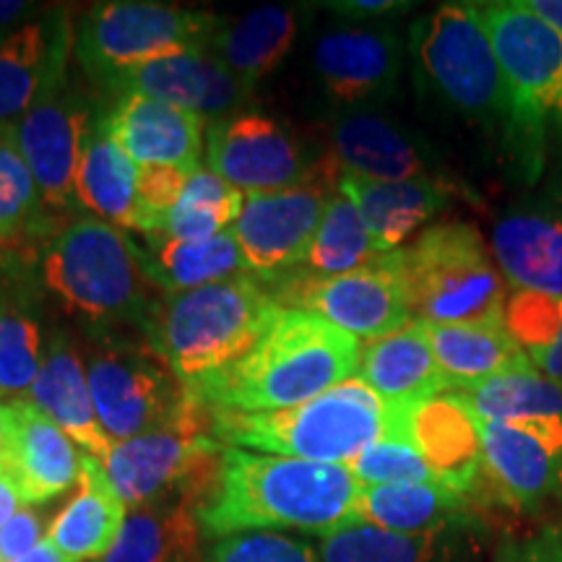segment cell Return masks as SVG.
I'll use <instances>...</instances> for the list:
<instances>
[{
  "instance_id": "1",
  "label": "cell",
  "mask_w": 562,
  "mask_h": 562,
  "mask_svg": "<svg viewBox=\"0 0 562 562\" xmlns=\"http://www.w3.org/2000/svg\"><path fill=\"white\" fill-rule=\"evenodd\" d=\"M362 484L347 463L222 448L220 474L195 516L209 537L297 529L326 537L357 521Z\"/></svg>"
},
{
  "instance_id": "2",
  "label": "cell",
  "mask_w": 562,
  "mask_h": 562,
  "mask_svg": "<svg viewBox=\"0 0 562 562\" xmlns=\"http://www.w3.org/2000/svg\"><path fill=\"white\" fill-rule=\"evenodd\" d=\"M360 355L357 336L315 313L284 307L243 360L188 389L209 409H294L355 378Z\"/></svg>"
},
{
  "instance_id": "3",
  "label": "cell",
  "mask_w": 562,
  "mask_h": 562,
  "mask_svg": "<svg viewBox=\"0 0 562 562\" xmlns=\"http://www.w3.org/2000/svg\"><path fill=\"white\" fill-rule=\"evenodd\" d=\"M209 412L222 446L318 463H349L385 438H409L412 409L389 404L355 375L294 409Z\"/></svg>"
},
{
  "instance_id": "4",
  "label": "cell",
  "mask_w": 562,
  "mask_h": 562,
  "mask_svg": "<svg viewBox=\"0 0 562 562\" xmlns=\"http://www.w3.org/2000/svg\"><path fill=\"white\" fill-rule=\"evenodd\" d=\"M476 13L501 66L505 138L526 180L533 182L544 170L550 138L562 136V34L526 0L476 3Z\"/></svg>"
},
{
  "instance_id": "5",
  "label": "cell",
  "mask_w": 562,
  "mask_h": 562,
  "mask_svg": "<svg viewBox=\"0 0 562 562\" xmlns=\"http://www.w3.org/2000/svg\"><path fill=\"white\" fill-rule=\"evenodd\" d=\"M281 311L271 286L250 277L199 286L159 302L146 347L191 385L243 360Z\"/></svg>"
},
{
  "instance_id": "6",
  "label": "cell",
  "mask_w": 562,
  "mask_h": 562,
  "mask_svg": "<svg viewBox=\"0 0 562 562\" xmlns=\"http://www.w3.org/2000/svg\"><path fill=\"white\" fill-rule=\"evenodd\" d=\"M45 284L76 318L94 326H149L159 302L140 269L136 243L102 220H76L55 232L42 258Z\"/></svg>"
},
{
  "instance_id": "7",
  "label": "cell",
  "mask_w": 562,
  "mask_h": 562,
  "mask_svg": "<svg viewBox=\"0 0 562 562\" xmlns=\"http://www.w3.org/2000/svg\"><path fill=\"white\" fill-rule=\"evenodd\" d=\"M412 318L430 326L503 323L505 277L467 222H440L396 250Z\"/></svg>"
},
{
  "instance_id": "8",
  "label": "cell",
  "mask_w": 562,
  "mask_h": 562,
  "mask_svg": "<svg viewBox=\"0 0 562 562\" xmlns=\"http://www.w3.org/2000/svg\"><path fill=\"white\" fill-rule=\"evenodd\" d=\"M422 79L467 121L505 133L508 108L501 66L476 3H446L412 30Z\"/></svg>"
},
{
  "instance_id": "9",
  "label": "cell",
  "mask_w": 562,
  "mask_h": 562,
  "mask_svg": "<svg viewBox=\"0 0 562 562\" xmlns=\"http://www.w3.org/2000/svg\"><path fill=\"white\" fill-rule=\"evenodd\" d=\"M222 21L206 11L144 0L100 3L81 21L74 53L94 79L108 81L144 63L209 50Z\"/></svg>"
},
{
  "instance_id": "10",
  "label": "cell",
  "mask_w": 562,
  "mask_h": 562,
  "mask_svg": "<svg viewBox=\"0 0 562 562\" xmlns=\"http://www.w3.org/2000/svg\"><path fill=\"white\" fill-rule=\"evenodd\" d=\"M339 170L331 157L321 159L311 182L279 193L245 195L235 240L250 273L279 281L305 266L328 201L336 193Z\"/></svg>"
},
{
  "instance_id": "11",
  "label": "cell",
  "mask_w": 562,
  "mask_h": 562,
  "mask_svg": "<svg viewBox=\"0 0 562 562\" xmlns=\"http://www.w3.org/2000/svg\"><path fill=\"white\" fill-rule=\"evenodd\" d=\"M279 281H284V286L271 290L281 307L321 315L357 339H381L414 321L396 252H383L372 263L344 277L311 279L292 273Z\"/></svg>"
},
{
  "instance_id": "12",
  "label": "cell",
  "mask_w": 562,
  "mask_h": 562,
  "mask_svg": "<svg viewBox=\"0 0 562 562\" xmlns=\"http://www.w3.org/2000/svg\"><path fill=\"white\" fill-rule=\"evenodd\" d=\"M97 419L110 440L123 442L178 417L191 389L149 347L104 349L87 364Z\"/></svg>"
},
{
  "instance_id": "13",
  "label": "cell",
  "mask_w": 562,
  "mask_h": 562,
  "mask_svg": "<svg viewBox=\"0 0 562 562\" xmlns=\"http://www.w3.org/2000/svg\"><path fill=\"white\" fill-rule=\"evenodd\" d=\"M211 427V412L201 398H188L178 417L138 435L115 442L104 461L108 476L125 505H146L159 492L182 484L195 469L222 453Z\"/></svg>"
},
{
  "instance_id": "14",
  "label": "cell",
  "mask_w": 562,
  "mask_h": 562,
  "mask_svg": "<svg viewBox=\"0 0 562 562\" xmlns=\"http://www.w3.org/2000/svg\"><path fill=\"white\" fill-rule=\"evenodd\" d=\"M66 58L13 131L47 216L74 206L76 172L94 125L87 102L66 83Z\"/></svg>"
},
{
  "instance_id": "15",
  "label": "cell",
  "mask_w": 562,
  "mask_h": 562,
  "mask_svg": "<svg viewBox=\"0 0 562 562\" xmlns=\"http://www.w3.org/2000/svg\"><path fill=\"white\" fill-rule=\"evenodd\" d=\"M206 161L211 172L245 195L300 188L321 167V161L307 159L292 131L258 112H240L211 125Z\"/></svg>"
},
{
  "instance_id": "16",
  "label": "cell",
  "mask_w": 562,
  "mask_h": 562,
  "mask_svg": "<svg viewBox=\"0 0 562 562\" xmlns=\"http://www.w3.org/2000/svg\"><path fill=\"white\" fill-rule=\"evenodd\" d=\"M484 474L503 503L537 508L562 492V417L482 425Z\"/></svg>"
},
{
  "instance_id": "17",
  "label": "cell",
  "mask_w": 562,
  "mask_h": 562,
  "mask_svg": "<svg viewBox=\"0 0 562 562\" xmlns=\"http://www.w3.org/2000/svg\"><path fill=\"white\" fill-rule=\"evenodd\" d=\"M492 256L516 290L562 294V178L505 211L492 229Z\"/></svg>"
},
{
  "instance_id": "18",
  "label": "cell",
  "mask_w": 562,
  "mask_h": 562,
  "mask_svg": "<svg viewBox=\"0 0 562 562\" xmlns=\"http://www.w3.org/2000/svg\"><path fill=\"white\" fill-rule=\"evenodd\" d=\"M104 83L123 97H149L195 112L211 125L240 115L252 91L211 50L144 63L115 74Z\"/></svg>"
},
{
  "instance_id": "19",
  "label": "cell",
  "mask_w": 562,
  "mask_h": 562,
  "mask_svg": "<svg viewBox=\"0 0 562 562\" xmlns=\"http://www.w3.org/2000/svg\"><path fill=\"white\" fill-rule=\"evenodd\" d=\"M313 63L318 81L334 102L360 108L396 94L404 70V45L393 32L336 30L318 40Z\"/></svg>"
},
{
  "instance_id": "20",
  "label": "cell",
  "mask_w": 562,
  "mask_h": 562,
  "mask_svg": "<svg viewBox=\"0 0 562 562\" xmlns=\"http://www.w3.org/2000/svg\"><path fill=\"white\" fill-rule=\"evenodd\" d=\"M409 440L435 480L469 495L484 476L482 419L461 391H446L409 412Z\"/></svg>"
},
{
  "instance_id": "21",
  "label": "cell",
  "mask_w": 562,
  "mask_h": 562,
  "mask_svg": "<svg viewBox=\"0 0 562 562\" xmlns=\"http://www.w3.org/2000/svg\"><path fill=\"white\" fill-rule=\"evenodd\" d=\"M83 456L30 398H16V427L0 463L19 484L24 503H47L81 480Z\"/></svg>"
},
{
  "instance_id": "22",
  "label": "cell",
  "mask_w": 562,
  "mask_h": 562,
  "mask_svg": "<svg viewBox=\"0 0 562 562\" xmlns=\"http://www.w3.org/2000/svg\"><path fill=\"white\" fill-rule=\"evenodd\" d=\"M104 123L138 167H201L206 121H201L195 112L149 97H121Z\"/></svg>"
},
{
  "instance_id": "23",
  "label": "cell",
  "mask_w": 562,
  "mask_h": 562,
  "mask_svg": "<svg viewBox=\"0 0 562 562\" xmlns=\"http://www.w3.org/2000/svg\"><path fill=\"white\" fill-rule=\"evenodd\" d=\"M331 161L339 172L364 180L432 178V159L425 146L402 125L375 112H351L334 123Z\"/></svg>"
},
{
  "instance_id": "24",
  "label": "cell",
  "mask_w": 562,
  "mask_h": 562,
  "mask_svg": "<svg viewBox=\"0 0 562 562\" xmlns=\"http://www.w3.org/2000/svg\"><path fill=\"white\" fill-rule=\"evenodd\" d=\"M336 188L360 209L381 252L406 248V243L448 206L453 193L451 186L435 175L432 178L383 182L339 172Z\"/></svg>"
},
{
  "instance_id": "25",
  "label": "cell",
  "mask_w": 562,
  "mask_h": 562,
  "mask_svg": "<svg viewBox=\"0 0 562 562\" xmlns=\"http://www.w3.org/2000/svg\"><path fill=\"white\" fill-rule=\"evenodd\" d=\"M357 378L398 409H414L448 391L427 326L419 321L364 344Z\"/></svg>"
},
{
  "instance_id": "26",
  "label": "cell",
  "mask_w": 562,
  "mask_h": 562,
  "mask_svg": "<svg viewBox=\"0 0 562 562\" xmlns=\"http://www.w3.org/2000/svg\"><path fill=\"white\" fill-rule=\"evenodd\" d=\"M30 402L40 412H45L70 440L79 442L87 456H94L102 463L108 461L112 440L104 435L100 419H97L87 368H83L79 351L63 336H55L50 349L45 351V362L30 389Z\"/></svg>"
},
{
  "instance_id": "27",
  "label": "cell",
  "mask_w": 562,
  "mask_h": 562,
  "mask_svg": "<svg viewBox=\"0 0 562 562\" xmlns=\"http://www.w3.org/2000/svg\"><path fill=\"white\" fill-rule=\"evenodd\" d=\"M81 490L58 513L47 539L74 562L102 560L121 537L128 505L112 487L108 469L94 456L81 461Z\"/></svg>"
},
{
  "instance_id": "28",
  "label": "cell",
  "mask_w": 562,
  "mask_h": 562,
  "mask_svg": "<svg viewBox=\"0 0 562 562\" xmlns=\"http://www.w3.org/2000/svg\"><path fill=\"white\" fill-rule=\"evenodd\" d=\"M70 47L68 26L50 30L45 21L19 26L0 40V131L16 128Z\"/></svg>"
},
{
  "instance_id": "29",
  "label": "cell",
  "mask_w": 562,
  "mask_h": 562,
  "mask_svg": "<svg viewBox=\"0 0 562 562\" xmlns=\"http://www.w3.org/2000/svg\"><path fill=\"white\" fill-rule=\"evenodd\" d=\"M425 326L448 391H472L490 378L531 368L521 347L505 331V323Z\"/></svg>"
},
{
  "instance_id": "30",
  "label": "cell",
  "mask_w": 562,
  "mask_h": 562,
  "mask_svg": "<svg viewBox=\"0 0 562 562\" xmlns=\"http://www.w3.org/2000/svg\"><path fill=\"white\" fill-rule=\"evenodd\" d=\"M136 250L146 277L159 290L170 294L250 277L232 229L201 243H182L165 235H144V243H136Z\"/></svg>"
},
{
  "instance_id": "31",
  "label": "cell",
  "mask_w": 562,
  "mask_h": 562,
  "mask_svg": "<svg viewBox=\"0 0 562 562\" xmlns=\"http://www.w3.org/2000/svg\"><path fill=\"white\" fill-rule=\"evenodd\" d=\"M76 199L112 227L140 232L138 165L117 144L104 121L91 125L83 146L76 172Z\"/></svg>"
},
{
  "instance_id": "32",
  "label": "cell",
  "mask_w": 562,
  "mask_h": 562,
  "mask_svg": "<svg viewBox=\"0 0 562 562\" xmlns=\"http://www.w3.org/2000/svg\"><path fill=\"white\" fill-rule=\"evenodd\" d=\"M297 11L286 5H261L243 19L222 21L209 50L252 89L271 76L297 40Z\"/></svg>"
},
{
  "instance_id": "33",
  "label": "cell",
  "mask_w": 562,
  "mask_h": 562,
  "mask_svg": "<svg viewBox=\"0 0 562 562\" xmlns=\"http://www.w3.org/2000/svg\"><path fill=\"white\" fill-rule=\"evenodd\" d=\"M357 516L396 533L453 531L469 521V495L440 482L362 487Z\"/></svg>"
},
{
  "instance_id": "34",
  "label": "cell",
  "mask_w": 562,
  "mask_h": 562,
  "mask_svg": "<svg viewBox=\"0 0 562 562\" xmlns=\"http://www.w3.org/2000/svg\"><path fill=\"white\" fill-rule=\"evenodd\" d=\"M199 533L195 503L186 492L178 503L151 501L128 513L121 537L102 562H195Z\"/></svg>"
},
{
  "instance_id": "35",
  "label": "cell",
  "mask_w": 562,
  "mask_h": 562,
  "mask_svg": "<svg viewBox=\"0 0 562 562\" xmlns=\"http://www.w3.org/2000/svg\"><path fill=\"white\" fill-rule=\"evenodd\" d=\"M13 131H0V256L30 258L53 227Z\"/></svg>"
},
{
  "instance_id": "36",
  "label": "cell",
  "mask_w": 562,
  "mask_h": 562,
  "mask_svg": "<svg viewBox=\"0 0 562 562\" xmlns=\"http://www.w3.org/2000/svg\"><path fill=\"white\" fill-rule=\"evenodd\" d=\"M456 531L396 533L357 518L321 537L315 552L321 562H442Z\"/></svg>"
},
{
  "instance_id": "37",
  "label": "cell",
  "mask_w": 562,
  "mask_h": 562,
  "mask_svg": "<svg viewBox=\"0 0 562 562\" xmlns=\"http://www.w3.org/2000/svg\"><path fill=\"white\" fill-rule=\"evenodd\" d=\"M381 256L383 252L378 248L368 224H364L360 209L336 188L321 220V227L315 232L305 266L294 273L311 279H334L362 269Z\"/></svg>"
},
{
  "instance_id": "38",
  "label": "cell",
  "mask_w": 562,
  "mask_h": 562,
  "mask_svg": "<svg viewBox=\"0 0 562 562\" xmlns=\"http://www.w3.org/2000/svg\"><path fill=\"white\" fill-rule=\"evenodd\" d=\"M245 203V193L232 188L227 180L199 167L188 180L186 193L170 214L159 235L182 243H201L235 227Z\"/></svg>"
},
{
  "instance_id": "39",
  "label": "cell",
  "mask_w": 562,
  "mask_h": 562,
  "mask_svg": "<svg viewBox=\"0 0 562 562\" xmlns=\"http://www.w3.org/2000/svg\"><path fill=\"white\" fill-rule=\"evenodd\" d=\"M503 323L531 368L562 383V294L516 290L505 302Z\"/></svg>"
},
{
  "instance_id": "40",
  "label": "cell",
  "mask_w": 562,
  "mask_h": 562,
  "mask_svg": "<svg viewBox=\"0 0 562 562\" xmlns=\"http://www.w3.org/2000/svg\"><path fill=\"white\" fill-rule=\"evenodd\" d=\"M463 396L474 406L482 425L562 417V383L550 381L533 368L490 378L487 383L476 385L472 391H463Z\"/></svg>"
},
{
  "instance_id": "41",
  "label": "cell",
  "mask_w": 562,
  "mask_h": 562,
  "mask_svg": "<svg viewBox=\"0 0 562 562\" xmlns=\"http://www.w3.org/2000/svg\"><path fill=\"white\" fill-rule=\"evenodd\" d=\"M42 362V336L34 315L11 297H0V396L32 389Z\"/></svg>"
},
{
  "instance_id": "42",
  "label": "cell",
  "mask_w": 562,
  "mask_h": 562,
  "mask_svg": "<svg viewBox=\"0 0 562 562\" xmlns=\"http://www.w3.org/2000/svg\"><path fill=\"white\" fill-rule=\"evenodd\" d=\"M347 467L362 487H383V484L438 482L432 469L422 459L409 438H385L351 459Z\"/></svg>"
},
{
  "instance_id": "43",
  "label": "cell",
  "mask_w": 562,
  "mask_h": 562,
  "mask_svg": "<svg viewBox=\"0 0 562 562\" xmlns=\"http://www.w3.org/2000/svg\"><path fill=\"white\" fill-rule=\"evenodd\" d=\"M209 562H321L315 547L273 531L232 533L214 544Z\"/></svg>"
},
{
  "instance_id": "44",
  "label": "cell",
  "mask_w": 562,
  "mask_h": 562,
  "mask_svg": "<svg viewBox=\"0 0 562 562\" xmlns=\"http://www.w3.org/2000/svg\"><path fill=\"white\" fill-rule=\"evenodd\" d=\"M193 172L195 170L172 165L138 167L140 235H159L161 227H165L167 214L178 206Z\"/></svg>"
},
{
  "instance_id": "45",
  "label": "cell",
  "mask_w": 562,
  "mask_h": 562,
  "mask_svg": "<svg viewBox=\"0 0 562 562\" xmlns=\"http://www.w3.org/2000/svg\"><path fill=\"white\" fill-rule=\"evenodd\" d=\"M495 562H562V529H542L531 537L510 539L497 550Z\"/></svg>"
},
{
  "instance_id": "46",
  "label": "cell",
  "mask_w": 562,
  "mask_h": 562,
  "mask_svg": "<svg viewBox=\"0 0 562 562\" xmlns=\"http://www.w3.org/2000/svg\"><path fill=\"white\" fill-rule=\"evenodd\" d=\"M42 542V518L37 510L21 508L0 529V562H11Z\"/></svg>"
},
{
  "instance_id": "47",
  "label": "cell",
  "mask_w": 562,
  "mask_h": 562,
  "mask_svg": "<svg viewBox=\"0 0 562 562\" xmlns=\"http://www.w3.org/2000/svg\"><path fill=\"white\" fill-rule=\"evenodd\" d=\"M328 9L347 19H372L409 9V3H396V0H344V3H328Z\"/></svg>"
},
{
  "instance_id": "48",
  "label": "cell",
  "mask_w": 562,
  "mask_h": 562,
  "mask_svg": "<svg viewBox=\"0 0 562 562\" xmlns=\"http://www.w3.org/2000/svg\"><path fill=\"white\" fill-rule=\"evenodd\" d=\"M21 505H26L24 495H21L19 484L13 482V476L3 469V463H0V529L16 516Z\"/></svg>"
},
{
  "instance_id": "49",
  "label": "cell",
  "mask_w": 562,
  "mask_h": 562,
  "mask_svg": "<svg viewBox=\"0 0 562 562\" xmlns=\"http://www.w3.org/2000/svg\"><path fill=\"white\" fill-rule=\"evenodd\" d=\"M11 562H74L70 558H66L58 547H55L50 539H42V542L34 547V550H30L26 554H21V558L11 560Z\"/></svg>"
},
{
  "instance_id": "50",
  "label": "cell",
  "mask_w": 562,
  "mask_h": 562,
  "mask_svg": "<svg viewBox=\"0 0 562 562\" xmlns=\"http://www.w3.org/2000/svg\"><path fill=\"white\" fill-rule=\"evenodd\" d=\"M526 5L562 34V0H526Z\"/></svg>"
},
{
  "instance_id": "51",
  "label": "cell",
  "mask_w": 562,
  "mask_h": 562,
  "mask_svg": "<svg viewBox=\"0 0 562 562\" xmlns=\"http://www.w3.org/2000/svg\"><path fill=\"white\" fill-rule=\"evenodd\" d=\"M30 3H13V0H0V32L9 30L11 24H16L19 19H24L30 13ZM3 40V37H0Z\"/></svg>"
},
{
  "instance_id": "52",
  "label": "cell",
  "mask_w": 562,
  "mask_h": 562,
  "mask_svg": "<svg viewBox=\"0 0 562 562\" xmlns=\"http://www.w3.org/2000/svg\"><path fill=\"white\" fill-rule=\"evenodd\" d=\"M13 427H16V402L0 404V451L9 446Z\"/></svg>"
}]
</instances>
